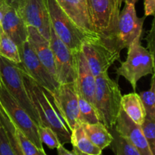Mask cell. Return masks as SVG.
Returning a JSON list of instances; mask_svg holds the SVG:
<instances>
[{
  "mask_svg": "<svg viewBox=\"0 0 155 155\" xmlns=\"http://www.w3.org/2000/svg\"><path fill=\"white\" fill-rule=\"evenodd\" d=\"M19 69L29 98L40 120V126L52 130L62 145L71 143V132L56 107L51 92L39 86L21 68Z\"/></svg>",
  "mask_w": 155,
  "mask_h": 155,
  "instance_id": "cell-1",
  "label": "cell"
},
{
  "mask_svg": "<svg viewBox=\"0 0 155 155\" xmlns=\"http://www.w3.org/2000/svg\"><path fill=\"white\" fill-rule=\"evenodd\" d=\"M95 83L94 107L99 122L110 130L116 124L121 108L120 89L117 82L109 77L107 72L97 76Z\"/></svg>",
  "mask_w": 155,
  "mask_h": 155,
  "instance_id": "cell-2",
  "label": "cell"
},
{
  "mask_svg": "<svg viewBox=\"0 0 155 155\" xmlns=\"http://www.w3.org/2000/svg\"><path fill=\"white\" fill-rule=\"evenodd\" d=\"M86 3L95 31L101 42L114 51L113 42L122 4L120 0H86Z\"/></svg>",
  "mask_w": 155,
  "mask_h": 155,
  "instance_id": "cell-3",
  "label": "cell"
},
{
  "mask_svg": "<svg viewBox=\"0 0 155 155\" xmlns=\"http://www.w3.org/2000/svg\"><path fill=\"white\" fill-rule=\"evenodd\" d=\"M51 28L59 39L72 51H81L86 42H98L97 39L82 30L59 6L56 0H45Z\"/></svg>",
  "mask_w": 155,
  "mask_h": 155,
  "instance_id": "cell-4",
  "label": "cell"
},
{
  "mask_svg": "<svg viewBox=\"0 0 155 155\" xmlns=\"http://www.w3.org/2000/svg\"><path fill=\"white\" fill-rule=\"evenodd\" d=\"M154 55L137 39L128 47L127 60L121 62L116 73L118 77H124L136 91L138 81L148 74H154Z\"/></svg>",
  "mask_w": 155,
  "mask_h": 155,
  "instance_id": "cell-5",
  "label": "cell"
},
{
  "mask_svg": "<svg viewBox=\"0 0 155 155\" xmlns=\"http://www.w3.org/2000/svg\"><path fill=\"white\" fill-rule=\"evenodd\" d=\"M0 83L3 85L9 94L18 101L22 108L28 114L36 125L40 126V120L27 95L19 68L17 64L1 55Z\"/></svg>",
  "mask_w": 155,
  "mask_h": 155,
  "instance_id": "cell-6",
  "label": "cell"
},
{
  "mask_svg": "<svg viewBox=\"0 0 155 155\" xmlns=\"http://www.w3.org/2000/svg\"><path fill=\"white\" fill-rule=\"evenodd\" d=\"M0 104L14 125L39 149H43L38 133V126L1 83Z\"/></svg>",
  "mask_w": 155,
  "mask_h": 155,
  "instance_id": "cell-7",
  "label": "cell"
},
{
  "mask_svg": "<svg viewBox=\"0 0 155 155\" xmlns=\"http://www.w3.org/2000/svg\"><path fill=\"white\" fill-rule=\"evenodd\" d=\"M145 18H139L133 4H125L120 12L116 34L113 42V49L120 53L137 39H140Z\"/></svg>",
  "mask_w": 155,
  "mask_h": 155,
  "instance_id": "cell-8",
  "label": "cell"
},
{
  "mask_svg": "<svg viewBox=\"0 0 155 155\" xmlns=\"http://www.w3.org/2000/svg\"><path fill=\"white\" fill-rule=\"evenodd\" d=\"M50 45L54 57L56 80L59 84L74 83L77 78V52L70 49L51 26Z\"/></svg>",
  "mask_w": 155,
  "mask_h": 155,
  "instance_id": "cell-9",
  "label": "cell"
},
{
  "mask_svg": "<svg viewBox=\"0 0 155 155\" xmlns=\"http://www.w3.org/2000/svg\"><path fill=\"white\" fill-rule=\"evenodd\" d=\"M19 51L21 62L17 64L19 68L27 73L39 86L50 92H54L60 84L39 61L28 41L23 44L21 48H19Z\"/></svg>",
  "mask_w": 155,
  "mask_h": 155,
  "instance_id": "cell-10",
  "label": "cell"
},
{
  "mask_svg": "<svg viewBox=\"0 0 155 155\" xmlns=\"http://www.w3.org/2000/svg\"><path fill=\"white\" fill-rule=\"evenodd\" d=\"M51 93L54 104L67 127L70 131H72L80 123V110L75 82L60 84L54 92Z\"/></svg>",
  "mask_w": 155,
  "mask_h": 155,
  "instance_id": "cell-11",
  "label": "cell"
},
{
  "mask_svg": "<svg viewBox=\"0 0 155 155\" xmlns=\"http://www.w3.org/2000/svg\"><path fill=\"white\" fill-rule=\"evenodd\" d=\"M16 10L26 25L36 28L50 40L51 21L45 0H22Z\"/></svg>",
  "mask_w": 155,
  "mask_h": 155,
  "instance_id": "cell-12",
  "label": "cell"
},
{
  "mask_svg": "<svg viewBox=\"0 0 155 155\" xmlns=\"http://www.w3.org/2000/svg\"><path fill=\"white\" fill-rule=\"evenodd\" d=\"M81 51L95 77L107 73L110 67L119 60L120 54L107 48L101 41L86 42L82 46Z\"/></svg>",
  "mask_w": 155,
  "mask_h": 155,
  "instance_id": "cell-13",
  "label": "cell"
},
{
  "mask_svg": "<svg viewBox=\"0 0 155 155\" xmlns=\"http://www.w3.org/2000/svg\"><path fill=\"white\" fill-rule=\"evenodd\" d=\"M114 127L115 130L127 138L141 155H154L144 136L140 126L135 124L122 108L120 110Z\"/></svg>",
  "mask_w": 155,
  "mask_h": 155,
  "instance_id": "cell-14",
  "label": "cell"
},
{
  "mask_svg": "<svg viewBox=\"0 0 155 155\" xmlns=\"http://www.w3.org/2000/svg\"><path fill=\"white\" fill-rule=\"evenodd\" d=\"M56 2L82 30L93 37L101 39L92 25L86 0H56Z\"/></svg>",
  "mask_w": 155,
  "mask_h": 155,
  "instance_id": "cell-15",
  "label": "cell"
},
{
  "mask_svg": "<svg viewBox=\"0 0 155 155\" xmlns=\"http://www.w3.org/2000/svg\"><path fill=\"white\" fill-rule=\"evenodd\" d=\"M1 30L10 37L21 48L27 41V26L21 18L17 10L6 4L1 21Z\"/></svg>",
  "mask_w": 155,
  "mask_h": 155,
  "instance_id": "cell-16",
  "label": "cell"
},
{
  "mask_svg": "<svg viewBox=\"0 0 155 155\" xmlns=\"http://www.w3.org/2000/svg\"><path fill=\"white\" fill-rule=\"evenodd\" d=\"M27 41L30 43V46L47 71L56 80L54 57L49 40L42 36L36 28L30 26H27Z\"/></svg>",
  "mask_w": 155,
  "mask_h": 155,
  "instance_id": "cell-17",
  "label": "cell"
},
{
  "mask_svg": "<svg viewBox=\"0 0 155 155\" xmlns=\"http://www.w3.org/2000/svg\"><path fill=\"white\" fill-rule=\"evenodd\" d=\"M77 87L83 98L94 107L96 83L95 77L91 71L82 51L77 52Z\"/></svg>",
  "mask_w": 155,
  "mask_h": 155,
  "instance_id": "cell-18",
  "label": "cell"
},
{
  "mask_svg": "<svg viewBox=\"0 0 155 155\" xmlns=\"http://www.w3.org/2000/svg\"><path fill=\"white\" fill-rule=\"evenodd\" d=\"M120 106L127 116L135 124L139 126L143 124L146 117V113L139 94L132 92L122 95Z\"/></svg>",
  "mask_w": 155,
  "mask_h": 155,
  "instance_id": "cell-19",
  "label": "cell"
},
{
  "mask_svg": "<svg viewBox=\"0 0 155 155\" xmlns=\"http://www.w3.org/2000/svg\"><path fill=\"white\" fill-rule=\"evenodd\" d=\"M91 142L101 150L110 146L112 142L111 134L108 129L101 122L96 124H81Z\"/></svg>",
  "mask_w": 155,
  "mask_h": 155,
  "instance_id": "cell-20",
  "label": "cell"
},
{
  "mask_svg": "<svg viewBox=\"0 0 155 155\" xmlns=\"http://www.w3.org/2000/svg\"><path fill=\"white\" fill-rule=\"evenodd\" d=\"M71 132V143L79 151L89 155H99L102 153V150L95 146L86 136L81 123L77 124Z\"/></svg>",
  "mask_w": 155,
  "mask_h": 155,
  "instance_id": "cell-21",
  "label": "cell"
},
{
  "mask_svg": "<svg viewBox=\"0 0 155 155\" xmlns=\"http://www.w3.org/2000/svg\"><path fill=\"white\" fill-rule=\"evenodd\" d=\"M109 131L113 138L110 145L115 155H141L127 138L115 130L114 127L109 130Z\"/></svg>",
  "mask_w": 155,
  "mask_h": 155,
  "instance_id": "cell-22",
  "label": "cell"
},
{
  "mask_svg": "<svg viewBox=\"0 0 155 155\" xmlns=\"http://www.w3.org/2000/svg\"><path fill=\"white\" fill-rule=\"evenodd\" d=\"M0 55L15 64L21 62L19 48L15 42L2 31L0 39Z\"/></svg>",
  "mask_w": 155,
  "mask_h": 155,
  "instance_id": "cell-23",
  "label": "cell"
},
{
  "mask_svg": "<svg viewBox=\"0 0 155 155\" xmlns=\"http://www.w3.org/2000/svg\"><path fill=\"white\" fill-rule=\"evenodd\" d=\"M76 90H77V96H78L80 123L81 124H96V123L99 122L95 107L83 98V95L77 89V85H76Z\"/></svg>",
  "mask_w": 155,
  "mask_h": 155,
  "instance_id": "cell-24",
  "label": "cell"
},
{
  "mask_svg": "<svg viewBox=\"0 0 155 155\" xmlns=\"http://www.w3.org/2000/svg\"><path fill=\"white\" fill-rule=\"evenodd\" d=\"M0 124L5 129L15 155H24L15 135V127L0 104Z\"/></svg>",
  "mask_w": 155,
  "mask_h": 155,
  "instance_id": "cell-25",
  "label": "cell"
},
{
  "mask_svg": "<svg viewBox=\"0 0 155 155\" xmlns=\"http://www.w3.org/2000/svg\"><path fill=\"white\" fill-rule=\"evenodd\" d=\"M145 107L146 117L155 120V83L154 75L151 78V86L148 91L139 94Z\"/></svg>",
  "mask_w": 155,
  "mask_h": 155,
  "instance_id": "cell-26",
  "label": "cell"
},
{
  "mask_svg": "<svg viewBox=\"0 0 155 155\" xmlns=\"http://www.w3.org/2000/svg\"><path fill=\"white\" fill-rule=\"evenodd\" d=\"M15 127L17 139L24 155H47L44 149H39L23 134L21 130H18L15 126Z\"/></svg>",
  "mask_w": 155,
  "mask_h": 155,
  "instance_id": "cell-27",
  "label": "cell"
},
{
  "mask_svg": "<svg viewBox=\"0 0 155 155\" xmlns=\"http://www.w3.org/2000/svg\"><path fill=\"white\" fill-rule=\"evenodd\" d=\"M38 133L41 142L45 144L51 149L57 148L61 144L57 135L49 127L38 126Z\"/></svg>",
  "mask_w": 155,
  "mask_h": 155,
  "instance_id": "cell-28",
  "label": "cell"
},
{
  "mask_svg": "<svg viewBox=\"0 0 155 155\" xmlns=\"http://www.w3.org/2000/svg\"><path fill=\"white\" fill-rule=\"evenodd\" d=\"M140 127L151 152L155 155V120L145 117Z\"/></svg>",
  "mask_w": 155,
  "mask_h": 155,
  "instance_id": "cell-29",
  "label": "cell"
},
{
  "mask_svg": "<svg viewBox=\"0 0 155 155\" xmlns=\"http://www.w3.org/2000/svg\"><path fill=\"white\" fill-rule=\"evenodd\" d=\"M0 155H15L2 126L0 127Z\"/></svg>",
  "mask_w": 155,
  "mask_h": 155,
  "instance_id": "cell-30",
  "label": "cell"
},
{
  "mask_svg": "<svg viewBox=\"0 0 155 155\" xmlns=\"http://www.w3.org/2000/svg\"><path fill=\"white\" fill-rule=\"evenodd\" d=\"M147 43H148V48L147 49L150 51L151 54L154 55V22L153 21L151 30L148 33V36L146 38Z\"/></svg>",
  "mask_w": 155,
  "mask_h": 155,
  "instance_id": "cell-31",
  "label": "cell"
},
{
  "mask_svg": "<svg viewBox=\"0 0 155 155\" xmlns=\"http://www.w3.org/2000/svg\"><path fill=\"white\" fill-rule=\"evenodd\" d=\"M145 15L151 16L154 15L155 12V0H145Z\"/></svg>",
  "mask_w": 155,
  "mask_h": 155,
  "instance_id": "cell-32",
  "label": "cell"
},
{
  "mask_svg": "<svg viewBox=\"0 0 155 155\" xmlns=\"http://www.w3.org/2000/svg\"><path fill=\"white\" fill-rule=\"evenodd\" d=\"M57 150L58 155H75L73 151H70L68 149H66L62 144H60L58 145V147L57 148Z\"/></svg>",
  "mask_w": 155,
  "mask_h": 155,
  "instance_id": "cell-33",
  "label": "cell"
},
{
  "mask_svg": "<svg viewBox=\"0 0 155 155\" xmlns=\"http://www.w3.org/2000/svg\"><path fill=\"white\" fill-rule=\"evenodd\" d=\"M3 1H4L6 4L8 5L9 6H12L14 8L17 9L22 0H3Z\"/></svg>",
  "mask_w": 155,
  "mask_h": 155,
  "instance_id": "cell-34",
  "label": "cell"
},
{
  "mask_svg": "<svg viewBox=\"0 0 155 155\" xmlns=\"http://www.w3.org/2000/svg\"><path fill=\"white\" fill-rule=\"evenodd\" d=\"M6 5V3L3 0H0V27H1V21L2 19L3 13H4V9Z\"/></svg>",
  "mask_w": 155,
  "mask_h": 155,
  "instance_id": "cell-35",
  "label": "cell"
},
{
  "mask_svg": "<svg viewBox=\"0 0 155 155\" xmlns=\"http://www.w3.org/2000/svg\"><path fill=\"white\" fill-rule=\"evenodd\" d=\"M72 151L74 153V154H75V155H89V154H84V153L81 152V151H79V150L77 149L76 147H74V146H73V151ZM99 155H103L102 153H101V154H99Z\"/></svg>",
  "mask_w": 155,
  "mask_h": 155,
  "instance_id": "cell-36",
  "label": "cell"
},
{
  "mask_svg": "<svg viewBox=\"0 0 155 155\" xmlns=\"http://www.w3.org/2000/svg\"><path fill=\"white\" fill-rule=\"evenodd\" d=\"M138 0H120L121 3L125 2V4H133L135 5L137 2Z\"/></svg>",
  "mask_w": 155,
  "mask_h": 155,
  "instance_id": "cell-37",
  "label": "cell"
},
{
  "mask_svg": "<svg viewBox=\"0 0 155 155\" xmlns=\"http://www.w3.org/2000/svg\"><path fill=\"white\" fill-rule=\"evenodd\" d=\"M1 32H2V30H1V27H0V39H1Z\"/></svg>",
  "mask_w": 155,
  "mask_h": 155,
  "instance_id": "cell-38",
  "label": "cell"
},
{
  "mask_svg": "<svg viewBox=\"0 0 155 155\" xmlns=\"http://www.w3.org/2000/svg\"><path fill=\"white\" fill-rule=\"evenodd\" d=\"M1 126H2V125H1V124H0V127H1Z\"/></svg>",
  "mask_w": 155,
  "mask_h": 155,
  "instance_id": "cell-39",
  "label": "cell"
}]
</instances>
